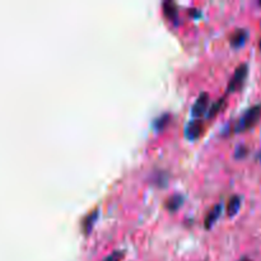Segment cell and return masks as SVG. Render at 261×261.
<instances>
[{"instance_id":"cell-6","label":"cell","mask_w":261,"mask_h":261,"mask_svg":"<svg viewBox=\"0 0 261 261\" xmlns=\"http://www.w3.org/2000/svg\"><path fill=\"white\" fill-rule=\"evenodd\" d=\"M222 212H223V205H222V204H217V205H214L213 208L208 212L205 219H204V224H205L206 228H212V227L216 224V222L218 221L219 217L222 216Z\"/></svg>"},{"instance_id":"cell-1","label":"cell","mask_w":261,"mask_h":261,"mask_svg":"<svg viewBox=\"0 0 261 261\" xmlns=\"http://www.w3.org/2000/svg\"><path fill=\"white\" fill-rule=\"evenodd\" d=\"M261 119V105H255V106L250 107L244 115L239 119V121L234 125V132L242 133L246 130L251 129L252 126L259 122Z\"/></svg>"},{"instance_id":"cell-5","label":"cell","mask_w":261,"mask_h":261,"mask_svg":"<svg viewBox=\"0 0 261 261\" xmlns=\"http://www.w3.org/2000/svg\"><path fill=\"white\" fill-rule=\"evenodd\" d=\"M247 37H249V31L246 28H237L229 37V42L233 47H241L242 45H245Z\"/></svg>"},{"instance_id":"cell-14","label":"cell","mask_w":261,"mask_h":261,"mask_svg":"<svg viewBox=\"0 0 261 261\" xmlns=\"http://www.w3.org/2000/svg\"><path fill=\"white\" fill-rule=\"evenodd\" d=\"M247 154V148L244 147V145H241V147H239L236 149V157H244V155Z\"/></svg>"},{"instance_id":"cell-7","label":"cell","mask_w":261,"mask_h":261,"mask_svg":"<svg viewBox=\"0 0 261 261\" xmlns=\"http://www.w3.org/2000/svg\"><path fill=\"white\" fill-rule=\"evenodd\" d=\"M241 204H242V199L241 196L239 195H233L227 203V214L228 217H234L241 209Z\"/></svg>"},{"instance_id":"cell-10","label":"cell","mask_w":261,"mask_h":261,"mask_svg":"<svg viewBox=\"0 0 261 261\" xmlns=\"http://www.w3.org/2000/svg\"><path fill=\"white\" fill-rule=\"evenodd\" d=\"M163 10H165V14L171 19H175L176 15H177V8H176L175 3L172 2H166L163 4Z\"/></svg>"},{"instance_id":"cell-11","label":"cell","mask_w":261,"mask_h":261,"mask_svg":"<svg viewBox=\"0 0 261 261\" xmlns=\"http://www.w3.org/2000/svg\"><path fill=\"white\" fill-rule=\"evenodd\" d=\"M224 105V98H219L218 101L214 102L213 105H212V107L209 109V112H208V117L211 119V117H214L217 114H218L219 111H221V109L223 107Z\"/></svg>"},{"instance_id":"cell-2","label":"cell","mask_w":261,"mask_h":261,"mask_svg":"<svg viewBox=\"0 0 261 261\" xmlns=\"http://www.w3.org/2000/svg\"><path fill=\"white\" fill-rule=\"evenodd\" d=\"M247 71H249V66L247 64H241L236 68L233 75L229 79L228 87H227V92L228 93H232V92H237L239 89H241V87L244 86L245 79L247 76Z\"/></svg>"},{"instance_id":"cell-13","label":"cell","mask_w":261,"mask_h":261,"mask_svg":"<svg viewBox=\"0 0 261 261\" xmlns=\"http://www.w3.org/2000/svg\"><path fill=\"white\" fill-rule=\"evenodd\" d=\"M125 257L124 251H114L112 254H110L109 256H106L103 261H121Z\"/></svg>"},{"instance_id":"cell-3","label":"cell","mask_w":261,"mask_h":261,"mask_svg":"<svg viewBox=\"0 0 261 261\" xmlns=\"http://www.w3.org/2000/svg\"><path fill=\"white\" fill-rule=\"evenodd\" d=\"M209 102H211V96H209V93H206V92H203V93L196 98L195 103L191 107V114H193V116L199 117L201 116V115L205 114L206 109H208L209 106Z\"/></svg>"},{"instance_id":"cell-9","label":"cell","mask_w":261,"mask_h":261,"mask_svg":"<svg viewBox=\"0 0 261 261\" xmlns=\"http://www.w3.org/2000/svg\"><path fill=\"white\" fill-rule=\"evenodd\" d=\"M182 203H184L182 196H181V195H173V196H171V198H168L167 200H166L165 205H166V208H167L170 212H175V211H177V209L180 208L181 205H182Z\"/></svg>"},{"instance_id":"cell-16","label":"cell","mask_w":261,"mask_h":261,"mask_svg":"<svg viewBox=\"0 0 261 261\" xmlns=\"http://www.w3.org/2000/svg\"><path fill=\"white\" fill-rule=\"evenodd\" d=\"M259 47H260V50H261V38H260V42H259Z\"/></svg>"},{"instance_id":"cell-8","label":"cell","mask_w":261,"mask_h":261,"mask_svg":"<svg viewBox=\"0 0 261 261\" xmlns=\"http://www.w3.org/2000/svg\"><path fill=\"white\" fill-rule=\"evenodd\" d=\"M97 217H98V211H93L92 213H89L86 218L83 219V224H82V228H83L84 233H89L93 228L94 222L97 221Z\"/></svg>"},{"instance_id":"cell-12","label":"cell","mask_w":261,"mask_h":261,"mask_svg":"<svg viewBox=\"0 0 261 261\" xmlns=\"http://www.w3.org/2000/svg\"><path fill=\"white\" fill-rule=\"evenodd\" d=\"M170 119H171V116H170V115H168V114L162 115V116H160V117H158V119L154 121V126L157 127L158 130L163 129V127H165L166 125L168 124V121H170Z\"/></svg>"},{"instance_id":"cell-15","label":"cell","mask_w":261,"mask_h":261,"mask_svg":"<svg viewBox=\"0 0 261 261\" xmlns=\"http://www.w3.org/2000/svg\"><path fill=\"white\" fill-rule=\"evenodd\" d=\"M239 261H250V259H249V257L245 256V257H242V259H241V260H239Z\"/></svg>"},{"instance_id":"cell-4","label":"cell","mask_w":261,"mask_h":261,"mask_svg":"<svg viewBox=\"0 0 261 261\" xmlns=\"http://www.w3.org/2000/svg\"><path fill=\"white\" fill-rule=\"evenodd\" d=\"M203 132H204V124L201 120H198V119L189 122L188 126H186L185 129L186 137L191 140L198 139V138L203 134Z\"/></svg>"}]
</instances>
